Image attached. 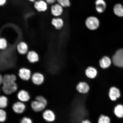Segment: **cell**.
Here are the masks:
<instances>
[{"label": "cell", "mask_w": 123, "mask_h": 123, "mask_svg": "<svg viewBox=\"0 0 123 123\" xmlns=\"http://www.w3.org/2000/svg\"><path fill=\"white\" fill-rule=\"evenodd\" d=\"M3 81L1 85V90L5 95L8 96L18 91V85L16 83L17 76L15 75L6 74L3 76Z\"/></svg>", "instance_id": "6da1fadb"}, {"label": "cell", "mask_w": 123, "mask_h": 123, "mask_svg": "<svg viewBox=\"0 0 123 123\" xmlns=\"http://www.w3.org/2000/svg\"><path fill=\"white\" fill-rule=\"evenodd\" d=\"M42 112L43 119L46 122L49 123H52L56 121V115L53 110L50 109H45Z\"/></svg>", "instance_id": "7a4b0ae2"}, {"label": "cell", "mask_w": 123, "mask_h": 123, "mask_svg": "<svg viewBox=\"0 0 123 123\" xmlns=\"http://www.w3.org/2000/svg\"><path fill=\"white\" fill-rule=\"evenodd\" d=\"M85 24L87 28L90 30H94L99 27L100 22L99 19L96 17L90 16L86 19Z\"/></svg>", "instance_id": "3957f363"}, {"label": "cell", "mask_w": 123, "mask_h": 123, "mask_svg": "<svg viewBox=\"0 0 123 123\" xmlns=\"http://www.w3.org/2000/svg\"><path fill=\"white\" fill-rule=\"evenodd\" d=\"M27 106L25 103L18 101L14 103L12 106V109L14 113L18 115H21L26 111Z\"/></svg>", "instance_id": "277c9868"}, {"label": "cell", "mask_w": 123, "mask_h": 123, "mask_svg": "<svg viewBox=\"0 0 123 123\" xmlns=\"http://www.w3.org/2000/svg\"><path fill=\"white\" fill-rule=\"evenodd\" d=\"M112 60L115 66L123 67V49L117 51L113 56Z\"/></svg>", "instance_id": "5b68a950"}, {"label": "cell", "mask_w": 123, "mask_h": 123, "mask_svg": "<svg viewBox=\"0 0 123 123\" xmlns=\"http://www.w3.org/2000/svg\"><path fill=\"white\" fill-rule=\"evenodd\" d=\"M48 5L44 0H37L33 3V7L35 10L39 13H43L47 11Z\"/></svg>", "instance_id": "8992f818"}, {"label": "cell", "mask_w": 123, "mask_h": 123, "mask_svg": "<svg viewBox=\"0 0 123 123\" xmlns=\"http://www.w3.org/2000/svg\"><path fill=\"white\" fill-rule=\"evenodd\" d=\"M16 97L18 101L24 103L30 101L31 96L29 92L25 89H21L18 92Z\"/></svg>", "instance_id": "52a82bcc"}, {"label": "cell", "mask_w": 123, "mask_h": 123, "mask_svg": "<svg viewBox=\"0 0 123 123\" xmlns=\"http://www.w3.org/2000/svg\"><path fill=\"white\" fill-rule=\"evenodd\" d=\"M31 80L32 83L35 85L40 86L44 83L45 77L42 73L37 72L32 75Z\"/></svg>", "instance_id": "ba28073f"}, {"label": "cell", "mask_w": 123, "mask_h": 123, "mask_svg": "<svg viewBox=\"0 0 123 123\" xmlns=\"http://www.w3.org/2000/svg\"><path fill=\"white\" fill-rule=\"evenodd\" d=\"M47 106L43 103L35 99L32 101L30 104L31 108L33 111L36 113H39L44 111Z\"/></svg>", "instance_id": "9c48e42d"}, {"label": "cell", "mask_w": 123, "mask_h": 123, "mask_svg": "<svg viewBox=\"0 0 123 123\" xmlns=\"http://www.w3.org/2000/svg\"><path fill=\"white\" fill-rule=\"evenodd\" d=\"M76 89L78 93L81 94H86L90 91V87L88 83L85 81H81L77 84Z\"/></svg>", "instance_id": "30bf717a"}, {"label": "cell", "mask_w": 123, "mask_h": 123, "mask_svg": "<svg viewBox=\"0 0 123 123\" xmlns=\"http://www.w3.org/2000/svg\"><path fill=\"white\" fill-rule=\"evenodd\" d=\"M64 7L60 5L55 3L51 6L50 13L55 17H59L62 15L64 12Z\"/></svg>", "instance_id": "8fae6325"}, {"label": "cell", "mask_w": 123, "mask_h": 123, "mask_svg": "<svg viewBox=\"0 0 123 123\" xmlns=\"http://www.w3.org/2000/svg\"><path fill=\"white\" fill-rule=\"evenodd\" d=\"M31 72L28 69L22 68L19 69L18 75L21 80L24 81H28L31 80L32 76Z\"/></svg>", "instance_id": "7c38bea8"}, {"label": "cell", "mask_w": 123, "mask_h": 123, "mask_svg": "<svg viewBox=\"0 0 123 123\" xmlns=\"http://www.w3.org/2000/svg\"><path fill=\"white\" fill-rule=\"evenodd\" d=\"M121 96L120 91L117 87L114 86L110 87L108 92V96L111 100L112 101H116Z\"/></svg>", "instance_id": "4fadbf2b"}, {"label": "cell", "mask_w": 123, "mask_h": 123, "mask_svg": "<svg viewBox=\"0 0 123 123\" xmlns=\"http://www.w3.org/2000/svg\"><path fill=\"white\" fill-rule=\"evenodd\" d=\"M95 4L96 11L98 13H102L105 11L107 4L104 0H96Z\"/></svg>", "instance_id": "5bb4252c"}, {"label": "cell", "mask_w": 123, "mask_h": 123, "mask_svg": "<svg viewBox=\"0 0 123 123\" xmlns=\"http://www.w3.org/2000/svg\"><path fill=\"white\" fill-rule=\"evenodd\" d=\"M85 74L87 78L90 79H94L97 76L98 72L94 68L89 67L86 69Z\"/></svg>", "instance_id": "9a60e30c"}, {"label": "cell", "mask_w": 123, "mask_h": 123, "mask_svg": "<svg viewBox=\"0 0 123 123\" xmlns=\"http://www.w3.org/2000/svg\"><path fill=\"white\" fill-rule=\"evenodd\" d=\"M52 25L57 30H59L64 25V21L61 18L58 17L53 18L51 21Z\"/></svg>", "instance_id": "2e32d148"}, {"label": "cell", "mask_w": 123, "mask_h": 123, "mask_svg": "<svg viewBox=\"0 0 123 123\" xmlns=\"http://www.w3.org/2000/svg\"><path fill=\"white\" fill-rule=\"evenodd\" d=\"M17 49L18 53L20 54L25 55L27 53L28 47L25 43L21 42L19 43L17 45Z\"/></svg>", "instance_id": "e0dca14e"}, {"label": "cell", "mask_w": 123, "mask_h": 123, "mask_svg": "<svg viewBox=\"0 0 123 123\" xmlns=\"http://www.w3.org/2000/svg\"><path fill=\"white\" fill-rule=\"evenodd\" d=\"M113 113L117 117L123 118V105L121 104L117 105L113 109Z\"/></svg>", "instance_id": "ac0fdd59"}, {"label": "cell", "mask_w": 123, "mask_h": 123, "mask_svg": "<svg viewBox=\"0 0 123 123\" xmlns=\"http://www.w3.org/2000/svg\"><path fill=\"white\" fill-rule=\"evenodd\" d=\"M27 58L29 61L31 63L36 62L39 60L38 54L33 51H31L28 53Z\"/></svg>", "instance_id": "d6986e66"}, {"label": "cell", "mask_w": 123, "mask_h": 123, "mask_svg": "<svg viewBox=\"0 0 123 123\" xmlns=\"http://www.w3.org/2000/svg\"><path fill=\"white\" fill-rule=\"evenodd\" d=\"M111 64V61L107 56H104L100 60V66L103 69H106L110 67Z\"/></svg>", "instance_id": "ffe728a7"}, {"label": "cell", "mask_w": 123, "mask_h": 123, "mask_svg": "<svg viewBox=\"0 0 123 123\" xmlns=\"http://www.w3.org/2000/svg\"><path fill=\"white\" fill-rule=\"evenodd\" d=\"M6 95H2L0 97V108L5 109L8 105L9 99Z\"/></svg>", "instance_id": "44dd1931"}, {"label": "cell", "mask_w": 123, "mask_h": 123, "mask_svg": "<svg viewBox=\"0 0 123 123\" xmlns=\"http://www.w3.org/2000/svg\"><path fill=\"white\" fill-rule=\"evenodd\" d=\"M113 12L118 17H123V7L121 4H117L114 7Z\"/></svg>", "instance_id": "7402d4cb"}, {"label": "cell", "mask_w": 123, "mask_h": 123, "mask_svg": "<svg viewBox=\"0 0 123 123\" xmlns=\"http://www.w3.org/2000/svg\"><path fill=\"white\" fill-rule=\"evenodd\" d=\"M111 122L110 117L103 114L100 115L98 120V123H111Z\"/></svg>", "instance_id": "603a6c76"}, {"label": "cell", "mask_w": 123, "mask_h": 123, "mask_svg": "<svg viewBox=\"0 0 123 123\" xmlns=\"http://www.w3.org/2000/svg\"><path fill=\"white\" fill-rule=\"evenodd\" d=\"M7 113L5 109L0 110V122L4 123L6 121L7 119Z\"/></svg>", "instance_id": "cb8c5ba5"}, {"label": "cell", "mask_w": 123, "mask_h": 123, "mask_svg": "<svg viewBox=\"0 0 123 123\" xmlns=\"http://www.w3.org/2000/svg\"><path fill=\"white\" fill-rule=\"evenodd\" d=\"M56 1L64 8L70 7L71 5L70 0H56Z\"/></svg>", "instance_id": "d4e9b609"}, {"label": "cell", "mask_w": 123, "mask_h": 123, "mask_svg": "<svg viewBox=\"0 0 123 123\" xmlns=\"http://www.w3.org/2000/svg\"><path fill=\"white\" fill-rule=\"evenodd\" d=\"M7 46L6 40L3 38L0 39V49L1 50H4L7 48Z\"/></svg>", "instance_id": "484cf974"}, {"label": "cell", "mask_w": 123, "mask_h": 123, "mask_svg": "<svg viewBox=\"0 0 123 123\" xmlns=\"http://www.w3.org/2000/svg\"><path fill=\"white\" fill-rule=\"evenodd\" d=\"M35 99L43 103V104L47 106V100L43 96H41V95H38V96L35 97Z\"/></svg>", "instance_id": "4316f807"}, {"label": "cell", "mask_w": 123, "mask_h": 123, "mask_svg": "<svg viewBox=\"0 0 123 123\" xmlns=\"http://www.w3.org/2000/svg\"><path fill=\"white\" fill-rule=\"evenodd\" d=\"M20 123H33V120L27 116L23 117L20 121Z\"/></svg>", "instance_id": "83f0119b"}, {"label": "cell", "mask_w": 123, "mask_h": 123, "mask_svg": "<svg viewBox=\"0 0 123 123\" xmlns=\"http://www.w3.org/2000/svg\"><path fill=\"white\" fill-rule=\"evenodd\" d=\"M48 5H52L56 3V0H44Z\"/></svg>", "instance_id": "f1b7e54d"}, {"label": "cell", "mask_w": 123, "mask_h": 123, "mask_svg": "<svg viewBox=\"0 0 123 123\" xmlns=\"http://www.w3.org/2000/svg\"><path fill=\"white\" fill-rule=\"evenodd\" d=\"M7 0H0V6H3L6 4Z\"/></svg>", "instance_id": "f546056e"}, {"label": "cell", "mask_w": 123, "mask_h": 123, "mask_svg": "<svg viewBox=\"0 0 123 123\" xmlns=\"http://www.w3.org/2000/svg\"><path fill=\"white\" fill-rule=\"evenodd\" d=\"M81 123H92V122L90 120L88 119H86L83 120L81 121Z\"/></svg>", "instance_id": "4dcf8cb0"}, {"label": "cell", "mask_w": 123, "mask_h": 123, "mask_svg": "<svg viewBox=\"0 0 123 123\" xmlns=\"http://www.w3.org/2000/svg\"><path fill=\"white\" fill-rule=\"evenodd\" d=\"M3 77L2 75H0V84L1 85L3 83Z\"/></svg>", "instance_id": "1f68e13d"}, {"label": "cell", "mask_w": 123, "mask_h": 123, "mask_svg": "<svg viewBox=\"0 0 123 123\" xmlns=\"http://www.w3.org/2000/svg\"><path fill=\"white\" fill-rule=\"evenodd\" d=\"M37 0H28V1L32 3H34Z\"/></svg>", "instance_id": "d6a6232c"}]
</instances>
